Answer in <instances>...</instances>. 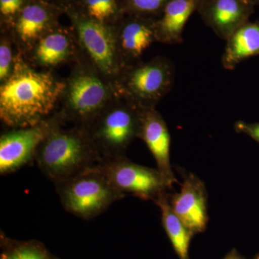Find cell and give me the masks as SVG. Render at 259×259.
Segmentation results:
<instances>
[{
	"label": "cell",
	"mask_w": 259,
	"mask_h": 259,
	"mask_svg": "<svg viewBox=\"0 0 259 259\" xmlns=\"http://www.w3.org/2000/svg\"><path fill=\"white\" fill-rule=\"evenodd\" d=\"M65 88L49 73L38 72L22 61L17 62L0 88L2 121L15 129L47 120Z\"/></svg>",
	"instance_id": "cell-1"
},
{
	"label": "cell",
	"mask_w": 259,
	"mask_h": 259,
	"mask_svg": "<svg viewBox=\"0 0 259 259\" xmlns=\"http://www.w3.org/2000/svg\"><path fill=\"white\" fill-rule=\"evenodd\" d=\"M35 161L54 185L94 168L102 161L83 127L63 129L54 126L37 148Z\"/></svg>",
	"instance_id": "cell-2"
},
{
	"label": "cell",
	"mask_w": 259,
	"mask_h": 259,
	"mask_svg": "<svg viewBox=\"0 0 259 259\" xmlns=\"http://www.w3.org/2000/svg\"><path fill=\"white\" fill-rule=\"evenodd\" d=\"M143 109L122 97L110 102L83 127L102 160L125 156L129 145L139 138Z\"/></svg>",
	"instance_id": "cell-3"
},
{
	"label": "cell",
	"mask_w": 259,
	"mask_h": 259,
	"mask_svg": "<svg viewBox=\"0 0 259 259\" xmlns=\"http://www.w3.org/2000/svg\"><path fill=\"white\" fill-rule=\"evenodd\" d=\"M55 187L65 210L86 221L100 215L125 197L116 190L97 166L59 182Z\"/></svg>",
	"instance_id": "cell-4"
},
{
	"label": "cell",
	"mask_w": 259,
	"mask_h": 259,
	"mask_svg": "<svg viewBox=\"0 0 259 259\" xmlns=\"http://www.w3.org/2000/svg\"><path fill=\"white\" fill-rule=\"evenodd\" d=\"M121 73L122 97L141 108L155 107L169 93L175 81L174 65L164 57L130 65Z\"/></svg>",
	"instance_id": "cell-5"
},
{
	"label": "cell",
	"mask_w": 259,
	"mask_h": 259,
	"mask_svg": "<svg viewBox=\"0 0 259 259\" xmlns=\"http://www.w3.org/2000/svg\"><path fill=\"white\" fill-rule=\"evenodd\" d=\"M97 167L116 190L143 200L155 202L172 187L157 168L137 164L125 156L102 160Z\"/></svg>",
	"instance_id": "cell-6"
},
{
	"label": "cell",
	"mask_w": 259,
	"mask_h": 259,
	"mask_svg": "<svg viewBox=\"0 0 259 259\" xmlns=\"http://www.w3.org/2000/svg\"><path fill=\"white\" fill-rule=\"evenodd\" d=\"M110 97V89L98 76L80 72L70 79L64 109L56 117L84 127L111 102Z\"/></svg>",
	"instance_id": "cell-7"
},
{
	"label": "cell",
	"mask_w": 259,
	"mask_h": 259,
	"mask_svg": "<svg viewBox=\"0 0 259 259\" xmlns=\"http://www.w3.org/2000/svg\"><path fill=\"white\" fill-rule=\"evenodd\" d=\"M57 117L31 127L15 128L0 138V174L10 175L35 159L37 150L54 126Z\"/></svg>",
	"instance_id": "cell-8"
},
{
	"label": "cell",
	"mask_w": 259,
	"mask_h": 259,
	"mask_svg": "<svg viewBox=\"0 0 259 259\" xmlns=\"http://www.w3.org/2000/svg\"><path fill=\"white\" fill-rule=\"evenodd\" d=\"M80 41L102 73L118 74L125 67L121 59L117 37L106 25L95 20H80L77 24Z\"/></svg>",
	"instance_id": "cell-9"
},
{
	"label": "cell",
	"mask_w": 259,
	"mask_h": 259,
	"mask_svg": "<svg viewBox=\"0 0 259 259\" xmlns=\"http://www.w3.org/2000/svg\"><path fill=\"white\" fill-rule=\"evenodd\" d=\"M255 4L251 0H199L197 11L204 24L226 40L249 22Z\"/></svg>",
	"instance_id": "cell-10"
},
{
	"label": "cell",
	"mask_w": 259,
	"mask_h": 259,
	"mask_svg": "<svg viewBox=\"0 0 259 259\" xmlns=\"http://www.w3.org/2000/svg\"><path fill=\"white\" fill-rule=\"evenodd\" d=\"M174 212L192 233L207 226V194L202 181L190 175L184 179L180 192L169 199Z\"/></svg>",
	"instance_id": "cell-11"
},
{
	"label": "cell",
	"mask_w": 259,
	"mask_h": 259,
	"mask_svg": "<svg viewBox=\"0 0 259 259\" xmlns=\"http://www.w3.org/2000/svg\"><path fill=\"white\" fill-rule=\"evenodd\" d=\"M139 139L146 143L157 164V169L173 186L177 183L170 161L171 137L166 122L155 107L143 109Z\"/></svg>",
	"instance_id": "cell-12"
},
{
	"label": "cell",
	"mask_w": 259,
	"mask_h": 259,
	"mask_svg": "<svg viewBox=\"0 0 259 259\" xmlns=\"http://www.w3.org/2000/svg\"><path fill=\"white\" fill-rule=\"evenodd\" d=\"M198 3L199 0H170L155 23L156 40L168 45L181 44L186 23Z\"/></svg>",
	"instance_id": "cell-13"
},
{
	"label": "cell",
	"mask_w": 259,
	"mask_h": 259,
	"mask_svg": "<svg viewBox=\"0 0 259 259\" xmlns=\"http://www.w3.org/2000/svg\"><path fill=\"white\" fill-rule=\"evenodd\" d=\"M155 41H157L155 23L135 19L125 24L117 37V42L125 67L136 64L144 51Z\"/></svg>",
	"instance_id": "cell-14"
},
{
	"label": "cell",
	"mask_w": 259,
	"mask_h": 259,
	"mask_svg": "<svg viewBox=\"0 0 259 259\" xmlns=\"http://www.w3.org/2000/svg\"><path fill=\"white\" fill-rule=\"evenodd\" d=\"M226 41L223 66L226 69L233 70L245 59L259 55V24L245 23Z\"/></svg>",
	"instance_id": "cell-15"
},
{
	"label": "cell",
	"mask_w": 259,
	"mask_h": 259,
	"mask_svg": "<svg viewBox=\"0 0 259 259\" xmlns=\"http://www.w3.org/2000/svg\"><path fill=\"white\" fill-rule=\"evenodd\" d=\"M155 203L161 209L162 223L175 251L180 259H189L191 232L174 212L168 194L158 197Z\"/></svg>",
	"instance_id": "cell-16"
},
{
	"label": "cell",
	"mask_w": 259,
	"mask_h": 259,
	"mask_svg": "<svg viewBox=\"0 0 259 259\" xmlns=\"http://www.w3.org/2000/svg\"><path fill=\"white\" fill-rule=\"evenodd\" d=\"M50 16L45 8L38 5L25 7L19 17L16 32L22 42L32 44L40 40L49 26Z\"/></svg>",
	"instance_id": "cell-17"
},
{
	"label": "cell",
	"mask_w": 259,
	"mask_h": 259,
	"mask_svg": "<svg viewBox=\"0 0 259 259\" xmlns=\"http://www.w3.org/2000/svg\"><path fill=\"white\" fill-rule=\"evenodd\" d=\"M72 50L71 40L62 32L44 35L35 49V58L40 64L54 66L66 61Z\"/></svg>",
	"instance_id": "cell-18"
},
{
	"label": "cell",
	"mask_w": 259,
	"mask_h": 259,
	"mask_svg": "<svg viewBox=\"0 0 259 259\" xmlns=\"http://www.w3.org/2000/svg\"><path fill=\"white\" fill-rule=\"evenodd\" d=\"M0 259H60L51 253L40 241H18L1 232Z\"/></svg>",
	"instance_id": "cell-19"
},
{
	"label": "cell",
	"mask_w": 259,
	"mask_h": 259,
	"mask_svg": "<svg viewBox=\"0 0 259 259\" xmlns=\"http://www.w3.org/2000/svg\"><path fill=\"white\" fill-rule=\"evenodd\" d=\"M87 9L93 20L103 23L117 11L115 0H86Z\"/></svg>",
	"instance_id": "cell-20"
},
{
	"label": "cell",
	"mask_w": 259,
	"mask_h": 259,
	"mask_svg": "<svg viewBox=\"0 0 259 259\" xmlns=\"http://www.w3.org/2000/svg\"><path fill=\"white\" fill-rule=\"evenodd\" d=\"M170 0H129L130 6L140 14H153L162 13Z\"/></svg>",
	"instance_id": "cell-21"
},
{
	"label": "cell",
	"mask_w": 259,
	"mask_h": 259,
	"mask_svg": "<svg viewBox=\"0 0 259 259\" xmlns=\"http://www.w3.org/2000/svg\"><path fill=\"white\" fill-rule=\"evenodd\" d=\"M12 54L11 47L8 42L2 40L0 45V79L4 81L11 74Z\"/></svg>",
	"instance_id": "cell-22"
},
{
	"label": "cell",
	"mask_w": 259,
	"mask_h": 259,
	"mask_svg": "<svg viewBox=\"0 0 259 259\" xmlns=\"http://www.w3.org/2000/svg\"><path fill=\"white\" fill-rule=\"evenodd\" d=\"M235 128L237 132L247 135L259 143V123H247L239 121L236 122Z\"/></svg>",
	"instance_id": "cell-23"
},
{
	"label": "cell",
	"mask_w": 259,
	"mask_h": 259,
	"mask_svg": "<svg viewBox=\"0 0 259 259\" xmlns=\"http://www.w3.org/2000/svg\"><path fill=\"white\" fill-rule=\"evenodd\" d=\"M23 0H0V11L5 16L16 14L20 10Z\"/></svg>",
	"instance_id": "cell-24"
},
{
	"label": "cell",
	"mask_w": 259,
	"mask_h": 259,
	"mask_svg": "<svg viewBox=\"0 0 259 259\" xmlns=\"http://www.w3.org/2000/svg\"><path fill=\"white\" fill-rule=\"evenodd\" d=\"M226 259H239V258H237V257L234 256V255H233V256L229 257V258H226Z\"/></svg>",
	"instance_id": "cell-25"
},
{
	"label": "cell",
	"mask_w": 259,
	"mask_h": 259,
	"mask_svg": "<svg viewBox=\"0 0 259 259\" xmlns=\"http://www.w3.org/2000/svg\"><path fill=\"white\" fill-rule=\"evenodd\" d=\"M251 1H253V3H259V0H251Z\"/></svg>",
	"instance_id": "cell-26"
}]
</instances>
